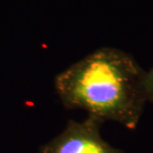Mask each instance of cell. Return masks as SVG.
I'll list each match as a JSON object with an SVG mask.
<instances>
[{
  "label": "cell",
  "mask_w": 153,
  "mask_h": 153,
  "mask_svg": "<svg viewBox=\"0 0 153 153\" xmlns=\"http://www.w3.org/2000/svg\"><path fill=\"white\" fill-rule=\"evenodd\" d=\"M145 77L131 55L102 47L57 74L54 83L66 109L83 110L104 123L134 129L147 101Z\"/></svg>",
  "instance_id": "cell-1"
},
{
  "label": "cell",
  "mask_w": 153,
  "mask_h": 153,
  "mask_svg": "<svg viewBox=\"0 0 153 153\" xmlns=\"http://www.w3.org/2000/svg\"><path fill=\"white\" fill-rule=\"evenodd\" d=\"M103 123L89 115L82 121H68L63 131L44 145L39 153H123L103 140L100 132Z\"/></svg>",
  "instance_id": "cell-2"
},
{
  "label": "cell",
  "mask_w": 153,
  "mask_h": 153,
  "mask_svg": "<svg viewBox=\"0 0 153 153\" xmlns=\"http://www.w3.org/2000/svg\"><path fill=\"white\" fill-rule=\"evenodd\" d=\"M145 88L147 101H151L153 103V66L148 72H146Z\"/></svg>",
  "instance_id": "cell-3"
}]
</instances>
